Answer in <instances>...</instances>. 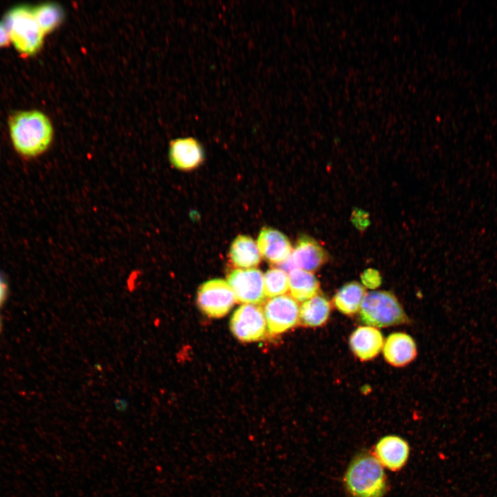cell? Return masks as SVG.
<instances>
[{"label":"cell","mask_w":497,"mask_h":497,"mask_svg":"<svg viewBox=\"0 0 497 497\" xmlns=\"http://www.w3.org/2000/svg\"><path fill=\"white\" fill-rule=\"evenodd\" d=\"M8 126L12 146L24 158L41 155L51 144L52 126L49 118L41 111L17 112L10 117Z\"/></svg>","instance_id":"obj_1"},{"label":"cell","mask_w":497,"mask_h":497,"mask_svg":"<svg viewBox=\"0 0 497 497\" xmlns=\"http://www.w3.org/2000/svg\"><path fill=\"white\" fill-rule=\"evenodd\" d=\"M344 483L352 497H382L387 488L382 465L374 456L366 452L357 455L351 462Z\"/></svg>","instance_id":"obj_2"},{"label":"cell","mask_w":497,"mask_h":497,"mask_svg":"<svg viewBox=\"0 0 497 497\" xmlns=\"http://www.w3.org/2000/svg\"><path fill=\"white\" fill-rule=\"evenodd\" d=\"M5 25L15 49L23 56L35 55L43 43L44 33L37 22L32 8L18 6L8 10Z\"/></svg>","instance_id":"obj_3"},{"label":"cell","mask_w":497,"mask_h":497,"mask_svg":"<svg viewBox=\"0 0 497 497\" xmlns=\"http://www.w3.org/2000/svg\"><path fill=\"white\" fill-rule=\"evenodd\" d=\"M359 313L362 323L375 328L396 326L409 322L396 297L385 291L366 293Z\"/></svg>","instance_id":"obj_4"},{"label":"cell","mask_w":497,"mask_h":497,"mask_svg":"<svg viewBox=\"0 0 497 497\" xmlns=\"http://www.w3.org/2000/svg\"><path fill=\"white\" fill-rule=\"evenodd\" d=\"M235 302L231 286L222 279H213L203 283L197 294L199 309L210 318H218L226 315Z\"/></svg>","instance_id":"obj_5"},{"label":"cell","mask_w":497,"mask_h":497,"mask_svg":"<svg viewBox=\"0 0 497 497\" xmlns=\"http://www.w3.org/2000/svg\"><path fill=\"white\" fill-rule=\"evenodd\" d=\"M266 327L262 308L252 304L239 306L233 313L230 322L233 334L242 342L262 340L265 336Z\"/></svg>","instance_id":"obj_6"},{"label":"cell","mask_w":497,"mask_h":497,"mask_svg":"<svg viewBox=\"0 0 497 497\" xmlns=\"http://www.w3.org/2000/svg\"><path fill=\"white\" fill-rule=\"evenodd\" d=\"M227 282L239 302L257 304L264 300V275L259 269H236L228 275Z\"/></svg>","instance_id":"obj_7"},{"label":"cell","mask_w":497,"mask_h":497,"mask_svg":"<svg viewBox=\"0 0 497 497\" xmlns=\"http://www.w3.org/2000/svg\"><path fill=\"white\" fill-rule=\"evenodd\" d=\"M268 330L271 334L282 333L294 327L300 320L297 301L287 295L269 300L264 311Z\"/></svg>","instance_id":"obj_8"},{"label":"cell","mask_w":497,"mask_h":497,"mask_svg":"<svg viewBox=\"0 0 497 497\" xmlns=\"http://www.w3.org/2000/svg\"><path fill=\"white\" fill-rule=\"evenodd\" d=\"M327 259L326 251L316 240L303 235L297 240L291 255L280 264V269L286 273L295 269L312 272L318 270Z\"/></svg>","instance_id":"obj_9"},{"label":"cell","mask_w":497,"mask_h":497,"mask_svg":"<svg viewBox=\"0 0 497 497\" xmlns=\"http://www.w3.org/2000/svg\"><path fill=\"white\" fill-rule=\"evenodd\" d=\"M168 158L171 165L176 169L191 171L203 163L204 152L201 144L196 139L177 138L170 142Z\"/></svg>","instance_id":"obj_10"},{"label":"cell","mask_w":497,"mask_h":497,"mask_svg":"<svg viewBox=\"0 0 497 497\" xmlns=\"http://www.w3.org/2000/svg\"><path fill=\"white\" fill-rule=\"evenodd\" d=\"M257 244L261 255L266 260L280 265L289 258L293 251L288 237L271 227H264L260 231Z\"/></svg>","instance_id":"obj_11"},{"label":"cell","mask_w":497,"mask_h":497,"mask_svg":"<svg viewBox=\"0 0 497 497\" xmlns=\"http://www.w3.org/2000/svg\"><path fill=\"white\" fill-rule=\"evenodd\" d=\"M383 356L386 362L396 367H405L417 355V347L413 339L402 332L391 333L384 342Z\"/></svg>","instance_id":"obj_12"},{"label":"cell","mask_w":497,"mask_h":497,"mask_svg":"<svg viewBox=\"0 0 497 497\" xmlns=\"http://www.w3.org/2000/svg\"><path fill=\"white\" fill-rule=\"evenodd\" d=\"M349 342L353 353L360 360L368 361L380 353L384 341L382 333L377 328L362 326L352 332Z\"/></svg>","instance_id":"obj_13"},{"label":"cell","mask_w":497,"mask_h":497,"mask_svg":"<svg viewBox=\"0 0 497 497\" xmlns=\"http://www.w3.org/2000/svg\"><path fill=\"white\" fill-rule=\"evenodd\" d=\"M407 442L396 436H387L381 438L375 447V457L380 463L392 471L401 469L409 456Z\"/></svg>","instance_id":"obj_14"},{"label":"cell","mask_w":497,"mask_h":497,"mask_svg":"<svg viewBox=\"0 0 497 497\" xmlns=\"http://www.w3.org/2000/svg\"><path fill=\"white\" fill-rule=\"evenodd\" d=\"M229 257L233 265L237 269H252L257 266L261 261V254L257 242L251 237L240 235L233 241Z\"/></svg>","instance_id":"obj_15"},{"label":"cell","mask_w":497,"mask_h":497,"mask_svg":"<svg viewBox=\"0 0 497 497\" xmlns=\"http://www.w3.org/2000/svg\"><path fill=\"white\" fill-rule=\"evenodd\" d=\"M366 293L365 289L361 284L351 282L338 289L333 297V303L341 313L352 315L360 311Z\"/></svg>","instance_id":"obj_16"},{"label":"cell","mask_w":497,"mask_h":497,"mask_svg":"<svg viewBox=\"0 0 497 497\" xmlns=\"http://www.w3.org/2000/svg\"><path fill=\"white\" fill-rule=\"evenodd\" d=\"M289 290L292 298L305 302L317 295L320 284L312 272L295 269L289 272Z\"/></svg>","instance_id":"obj_17"},{"label":"cell","mask_w":497,"mask_h":497,"mask_svg":"<svg viewBox=\"0 0 497 497\" xmlns=\"http://www.w3.org/2000/svg\"><path fill=\"white\" fill-rule=\"evenodd\" d=\"M331 313V304L320 295L305 301L300 308V320L304 326L315 327L324 325Z\"/></svg>","instance_id":"obj_18"},{"label":"cell","mask_w":497,"mask_h":497,"mask_svg":"<svg viewBox=\"0 0 497 497\" xmlns=\"http://www.w3.org/2000/svg\"><path fill=\"white\" fill-rule=\"evenodd\" d=\"M32 12L44 35L51 32L62 21L64 11L55 3H46L32 8Z\"/></svg>","instance_id":"obj_19"},{"label":"cell","mask_w":497,"mask_h":497,"mask_svg":"<svg viewBox=\"0 0 497 497\" xmlns=\"http://www.w3.org/2000/svg\"><path fill=\"white\" fill-rule=\"evenodd\" d=\"M289 289L287 273L280 268H271L264 275L265 297L274 298L282 295Z\"/></svg>","instance_id":"obj_20"},{"label":"cell","mask_w":497,"mask_h":497,"mask_svg":"<svg viewBox=\"0 0 497 497\" xmlns=\"http://www.w3.org/2000/svg\"><path fill=\"white\" fill-rule=\"evenodd\" d=\"M362 280L364 284L371 286H376L380 283V279L378 273L373 270H369L364 272Z\"/></svg>","instance_id":"obj_21"},{"label":"cell","mask_w":497,"mask_h":497,"mask_svg":"<svg viewBox=\"0 0 497 497\" xmlns=\"http://www.w3.org/2000/svg\"><path fill=\"white\" fill-rule=\"evenodd\" d=\"M10 42L8 32L3 23L0 22V48L8 46Z\"/></svg>","instance_id":"obj_22"},{"label":"cell","mask_w":497,"mask_h":497,"mask_svg":"<svg viewBox=\"0 0 497 497\" xmlns=\"http://www.w3.org/2000/svg\"><path fill=\"white\" fill-rule=\"evenodd\" d=\"M8 293V286L3 277L0 274V306L4 302Z\"/></svg>","instance_id":"obj_23"},{"label":"cell","mask_w":497,"mask_h":497,"mask_svg":"<svg viewBox=\"0 0 497 497\" xmlns=\"http://www.w3.org/2000/svg\"><path fill=\"white\" fill-rule=\"evenodd\" d=\"M0 327H1V325H0Z\"/></svg>","instance_id":"obj_24"}]
</instances>
